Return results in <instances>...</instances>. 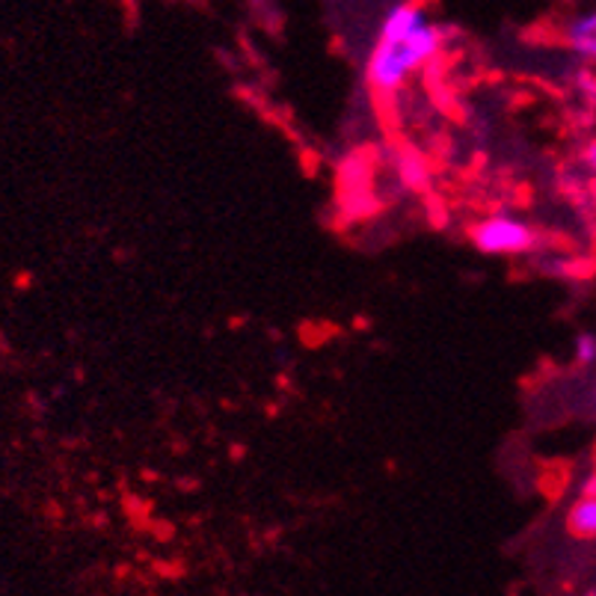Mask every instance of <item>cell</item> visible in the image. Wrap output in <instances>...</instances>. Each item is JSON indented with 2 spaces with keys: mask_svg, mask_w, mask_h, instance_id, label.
Listing matches in <instances>:
<instances>
[{
  "mask_svg": "<svg viewBox=\"0 0 596 596\" xmlns=\"http://www.w3.org/2000/svg\"><path fill=\"white\" fill-rule=\"evenodd\" d=\"M570 531L576 538L596 540V496H582L573 508H570Z\"/></svg>",
  "mask_w": 596,
  "mask_h": 596,
  "instance_id": "obj_4",
  "label": "cell"
},
{
  "mask_svg": "<svg viewBox=\"0 0 596 596\" xmlns=\"http://www.w3.org/2000/svg\"><path fill=\"white\" fill-rule=\"evenodd\" d=\"M397 175L409 190H418L427 184V167L418 155H401L397 158Z\"/></svg>",
  "mask_w": 596,
  "mask_h": 596,
  "instance_id": "obj_5",
  "label": "cell"
},
{
  "mask_svg": "<svg viewBox=\"0 0 596 596\" xmlns=\"http://www.w3.org/2000/svg\"><path fill=\"white\" fill-rule=\"evenodd\" d=\"M564 45L585 63L596 60V10L578 15L576 21H570L564 30Z\"/></svg>",
  "mask_w": 596,
  "mask_h": 596,
  "instance_id": "obj_3",
  "label": "cell"
},
{
  "mask_svg": "<svg viewBox=\"0 0 596 596\" xmlns=\"http://www.w3.org/2000/svg\"><path fill=\"white\" fill-rule=\"evenodd\" d=\"M587 596H596V587H587Z\"/></svg>",
  "mask_w": 596,
  "mask_h": 596,
  "instance_id": "obj_9",
  "label": "cell"
},
{
  "mask_svg": "<svg viewBox=\"0 0 596 596\" xmlns=\"http://www.w3.org/2000/svg\"><path fill=\"white\" fill-rule=\"evenodd\" d=\"M472 244L483 256H522L538 244L534 228L513 214H492L472 228Z\"/></svg>",
  "mask_w": 596,
  "mask_h": 596,
  "instance_id": "obj_2",
  "label": "cell"
},
{
  "mask_svg": "<svg viewBox=\"0 0 596 596\" xmlns=\"http://www.w3.org/2000/svg\"><path fill=\"white\" fill-rule=\"evenodd\" d=\"M582 161H585V167L596 175V140H590L585 146V152H582Z\"/></svg>",
  "mask_w": 596,
  "mask_h": 596,
  "instance_id": "obj_7",
  "label": "cell"
},
{
  "mask_svg": "<svg viewBox=\"0 0 596 596\" xmlns=\"http://www.w3.org/2000/svg\"><path fill=\"white\" fill-rule=\"evenodd\" d=\"M582 496H596V475L585 478V483H582Z\"/></svg>",
  "mask_w": 596,
  "mask_h": 596,
  "instance_id": "obj_8",
  "label": "cell"
},
{
  "mask_svg": "<svg viewBox=\"0 0 596 596\" xmlns=\"http://www.w3.org/2000/svg\"><path fill=\"white\" fill-rule=\"evenodd\" d=\"M439 51L443 28L427 19L418 3H395L380 24L377 45L371 47L365 66V81L380 95L397 93Z\"/></svg>",
  "mask_w": 596,
  "mask_h": 596,
  "instance_id": "obj_1",
  "label": "cell"
},
{
  "mask_svg": "<svg viewBox=\"0 0 596 596\" xmlns=\"http://www.w3.org/2000/svg\"><path fill=\"white\" fill-rule=\"evenodd\" d=\"M576 360L582 362V365H590V362H596V336H590V332H582L576 339Z\"/></svg>",
  "mask_w": 596,
  "mask_h": 596,
  "instance_id": "obj_6",
  "label": "cell"
}]
</instances>
